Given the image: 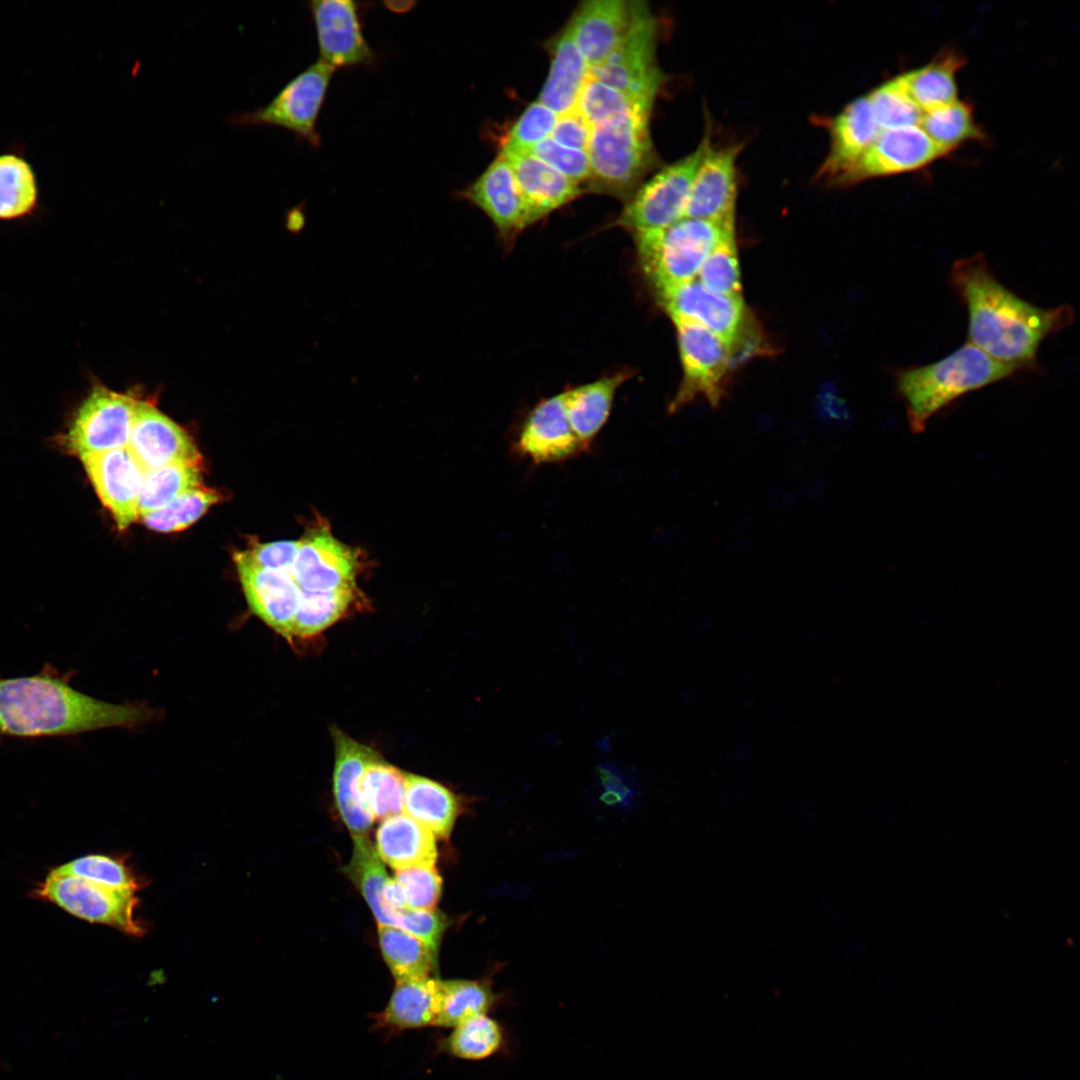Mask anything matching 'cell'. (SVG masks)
Returning <instances> with one entry per match:
<instances>
[{
	"label": "cell",
	"instance_id": "cell-45",
	"mask_svg": "<svg viewBox=\"0 0 1080 1080\" xmlns=\"http://www.w3.org/2000/svg\"><path fill=\"white\" fill-rule=\"evenodd\" d=\"M698 281L709 291L741 296L735 233L724 237L709 253L698 272Z\"/></svg>",
	"mask_w": 1080,
	"mask_h": 1080
},
{
	"label": "cell",
	"instance_id": "cell-4",
	"mask_svg": "<svg viewBox=\"0 0 1080 1080\" xmlns=\"http://www.w3.org/2000/svg\"><path fill=\"white\" fill-rule=\"evenodd\" d=\"M735 226L682 218L655 231L636 233L640 263L650 282L661 292L695 279L709 253Z\"/></svg>",
	"mask_w": 1080,
	"mask_h": 1080
},
{
	"label": "cell",
	"instance_id": "cell-7",
	"mask_svg": "<svg viewBox=\"0 0 1080 1080\" xmlns=\"http://www.w3.org/2000/svg\"><path fill=\"white\" fill-rule=\"evenodd\" d=\"M657 23L644 2L636 1L631 27L620 45L588 73L629 95L654 102L664 81L656 63Z\"/></svg>",
	"mask_w": 1080,
	"mask_h": 1080
},
{
	"label": "cell",
	"instance_id": "cell-40",
	"mask_svg": "<svg viewBox=\"0 0 1080 1080\" xmlns=\"http://www.w3.org/2000/svg\"><path fill=\"white\" fill-rule=\"evenodd\" d=\"M919 127L933 142L949 152L966 141L983 138L971 107L958 100L923 113Z\"/></svg>",
	"mask_w": 1080,
	"mask_h": 1080
},
{
	"label": "cell",
	"instance_id": "cell-11",
	"mask_svg": "<svg viewBox=\"0 0 1080 1080\" xmlns=\"http://www.w3.org/2000/svg\"><path fill=\"white\" fill-rule=\"evenodd\" d=\"M334 70L319 59L287 83L268 104L234 115L230 122L238 126H278L317 144L316 121Z\"/></svg>",
	"mask_w": 1080,
	"mask_h": 1080
},
{
	"label": "cell",
	"instance_id": "cell-52",
	"mask_svg": "<svg viewBox=\"0 0 1080 1080\" xmlns=\"http://www.w3.org/2000/svg\"><path fill=\"white\" fill-rule=\"evenodd\" d=\"M598 774L605 789L601 798L606 803H625L633 797L631 783L615 765L601 764L598 767Z\"/></svg>",
	"mask_w": 1080,
	"mask_h": 1080
},
{
	"label": "cell",
	"instance_id": "cell-33",
	"mask_svg": "<svg viewBox=\"0 0 1080 1080\" xmlns=\"http://www.w3.org/2000/svg\"><path fill=\"white\" fill-rule=\"evenodd\" d=\"M653 103L610 87L588 73L576 110L591 127H597L649 119Z\"/></svg>",
	"mask_w": 1080,
	"mask_h": 1080
},
{
	"label": "cell",
	"instance_id": "cell-1",
	"mask_svg": "<svg viewBox=\"0 0 1080 1080\" xmlns=\"http://www.w3.org/2000/svg\"><path fill=\"white\" fill-rule=\"evenodd\" d=\"M949 281L966 307L967 341L1018 372L1038 370L1042 342L1074 320L1069 305L1043 308L1015 294L994 275L981 253L957 259Z\"/></svg>",
	"mask_w": 1080,
	"mask_h": 1080
},
{
	"label": "cell",
	"instance_id": "cell-35",
	"mask_svg": "<svg viewBox=\"0 0 1080 1080\" xmlns=\"http://www.w3.org/2000/svg\"><path fill=\"white\" fill-rule=\"evenodd\" d=\"M963 63L961 56L947 52L900 77L912 99L925 113L957 101L955 75Z\"/></svg>",
	"mask_w": 1080,
	"mask_h": 1080
},
{
	"label": "cell",
	"instance_id": "cell-37",
	"mask_svg": "<svg viewBox=\"0 0 1080 1080\" xmlns=\"http://www.w3.org/2000/svg\"><path fill=\"white\" fill-rule=\"evenodd\" d=\"M406 775L382 760L379 755L365 767L360 793L373 819H386L403 813Z\"/></svg>",
	"mask_w": 1080,
	"mask_h": 1080
},
{
	"label": "cell",
	"instance_id": "cell-14",
	"mask_svg": "<svg viewBox=\"0 0 1080 1080\" xmlns=\"http://www.w3.org/2000/svg\"><path fill=\"white\" fill-rule=\"evenodd\" d=\"M737 145L715 148L708 140L695 172L684 217L735 226Z\"/></svg>",
	"mask_w": 1080,
	"mask_h": 1080
},
{
	"label": "cell",
	"instance_id": "cell-30",
	"mask_svg": "<svg viewBox=\"0 0 1080 1080\" xmlns=\"http://www.w3.org/2000/svg\"><path fill=\"white\" fill-rule=\"evenodd\" d=\"M630 375L622 371L564 391L569 422L584 451L605 425L615 393Z\"/></svg>",
	"mask_w": 1080,
	"mask_h": 1080
},
{
	"label": "cell",
	"instance_id": "cell-48",
	"mask_svg": "<svg viewBox=\"0 0 1080 1080\" xmlns=\"http://www.w3.org/2000/svg\"><path fill=\"white\" fill-rule=\"evenodd\" d=\"M526 152L577 184L590 179L591 170L587 151L565 147L549 137Z\"/></svg>",
	"mask_w": 1080,
	"mask_h": 1080
},
{
	"label": "cell",
	"instance_id": "cell-46",
	"mask_svg": "<svg viewBox=\"0 0 1080 1080\" xmlns=\"http://www.w3.org/2000/svg\"><path fill=\"white\" fill-rule=\"evenodd\" d=\"M558 115L540 101L531 103L509 130L502 148L528 151L550 137Z\"/></svg>",
	"mask_w": 1080,
	"mask_h": 1080
},
{
	"label": "cell",
	"instance_id": "cell-22",
	"mask_svg": "<svg viewBox=\"0 0 1080 1080\" xmlns=\"http://www.w3.org/2000/svg\"><path fill=\"white\" fill-rule=\"evenodd\" d=\"M463 196L490 218L503 238H511L531 224L512 168L501 155L468 186Z\"/></svg>",
	"mask_w": 1080,
	"mask_h": 1080
},
{
	"label": "cell",
	"instance_id": "cell-43",
	"mask_svg": "<svg viewBox=\"0 0 1080 1080\" xmlns=\"http://www.w3.org/2000/svg\"><path fill=\"white\" fill-rule=\"evenodd\" d=\"M51 872L79 877L119 891L136 892L143 887V881L122 858L109 855L81 856L53 868Z\"/></svg>",
	"mask_w": 1080,
	"mask_h": 1080
},
{
	"label": "cell",
	"instance_id": "cell-29",
	"mask_svg": "<svg viewBox=\"0 0 1080 1080\" xmlns=\"http://www.w3.org/2000/svg\"><path fill=\"white\" fill-rule=\"evenodd\" d=\"M375 849L380 859L396 871L434 867L437 859L435 836L405 813L382 821Z\"/></svg>",
	"mask_w": 1080,
	"mask_h": 1080
},
{
	"label": "cell",
	"instance_id": "cell-42",
	"mask_svg": "<svg viewBox=\"0 0 1080 1080\" xmlns=\"http://www.w3.org/2000/svg\"><path fill=\"white\" fill-rule=\"evenodd\" d=\"M867 97L880 131L919 126L923 111L900 75L881 83Z\"/></svg>",
	"mask_w": 1080,
	"mask_h": 1080
},
{
	"label": "cell",
	"instance_id": "cell-9",
	"mask_svg": "<svg viewBox=\"0 0 1080 1080\" xmlns=\"http://www.w3.org/2000/svg\"><path fill=\"white\" fill-rule=\"evenodd\" d=\"M709 138L664 167L640 187L626 205L618 223L633 232L665 229L684 217L691 184Z\"/></svg>",
	"mask_w": 1080,
	"mask_h": 1080
},
{
	"label": "cell",
	"instance_id": "cell-10",
	"mask_svg": "<svg viewBox=\"0 0 1080 1080\" xmlns=\"http://www.w3.org/2000/svg\"><path fill=\"white\" fill-rule=\"evenodd\" d=\"M672 320L678 335L683 379L669 406L670 412L700 396L712 406H718L725 393L728 371L733 362L728 346L698 323Z\"/></svg>",
	"mask_w": 1080,
	"mask_h": 1080
},
{
	"label": "cell",
	"instance_id": "cell-18",
	"mask_svg": "<svg viewBox=\"0 0 1080 1080\" xmlns=\"http://www.w3.org/2000/svg\"><path fill=\"white\" fill-rule=\"evenodd\" d=\"M514 449L535 464L559 463L584 452L571 428L564 392L543 399L530 411Z\"/></svg>",
	"mask_w": 1080,
	"mask_h": 1080
},
{
	"label": "cell",
	"instance_id": "cell-23",
	"mask_svg": "<svg viewBox=\"0 0 1080 1080\" xmlns=\"http://www.w3.org/2000/svg\"><path fill=\"white\" fill-rule=\"evenodd\" d=\"M333 738V791L338 812L353 838L367 837L374 819L363 803L360 781L365 767L378 754L338 729H333Z\"/></svg>",
	"mask_w": 1080,
	"mask_h": 1080
},
{
	"label": "cell",
	"instance_id": "cell-21",
	"mask_svg": "<svg viewBox=\"0 0 1080 1080\" xmlns=\"http://www.w3.org/2000/svg\"><path fill=\"white\" fill-rule=\"evenodd\" d=\"M320 60L335 68L369 62L373 58L350 0H315L310 3Z\"/></svg>",
	"mask_w": 1080,
	"mask_h": 1080
},
{
	"label": "cell",
	"instance_id": "cell-41",
	"mask_svg": "<svg viewBox=\"0 0 1080 1080\" xmlns=\"http://www.w3.org/2000/svg\"><path fill=\"white\" fill-rule=\"evenodd\" d=\"M354 589L301 591L293 640L314 636L336 622L350 606Z\"/></svg>",
	"mask_w": 1080,
	"mask_h": 1080
},
{
	"label": "cell",
	"instance_id": "cell-6",
	"mask_svg": "<svg viewBox=\"0 0 1080 1080\" xmlns=\"http://www.w3.org/2000/svg\"><path fill=\"white\" fill-rule=\"evenodd\" d=\"M138 400L93 383L73 413L62 446L79 458L127 447Z\"/></svg>",
	"mask_w": 1080,
	"mask_h": 1080
},
{
	"label": "cell",
	"instance_id": "cell-49",
	"mask_svg": "<svg viewBox=\"0 0 1080 1080\" xmlns=\"http://www.w3.org/2000/svg\"><path fill=\"white\" fill-rule=\"evenodd\" d=\"M392 926L414 935L437 952L448 921L442 913L434 910L406 907L393 914Z\"/></svg>",
	"mask_w": 1080,
	"mask_h": 1080
},
{
	"label": "cell",
	"instance_id": "cell-19",
	"mask_svg": "<svg viewBox=\"0 0 1080 1080\" xmlns=\"http://www.w3.org/2000/svg\"><path fill=\"white\" fill-rule=\"evenodd\" d=\"M127 447L146 472L175 462H201L187 432L146 400H138Z\"/></svg>",
	"mask_w": 1080,
	"mask_h": 1080
},
{
	"label": "cell",
	"instance_id": "cell-44",
	"mask_svg": "<svg viewBox=\"0 0 1080 1080\" xmlns=\"http://www.w3.org/2000/svg\"><path fill=\"white\" fill-rule=\"evenodd\" d=\"M222 495L216 490L201 486L188 491L167 506L141 517L143 523L158 532H176L186 529L206 511L218 503Z\"/></svg>",
	"mask_w": 1080,
	"mask_h": 1080
},
{
	"label": "cell",
	"instance_id": "cell-5",
	"mask_svg": "<svg viewBox=\"0 0 1080 1080\" xmlns=\"http://www.w3.org/2000/svg\"><path fill=\"white\" fill-rule=\"evenodd\" d=\"M649 119L592 127L587 153L590 188L624 196L637 185L653 159Z\"/></svg>",
	"mask_w": 1080,
	"mask_h": 1080
},
{
	"label": "cell",
	"instance_id": "cell-17",
	"mask_svg": "<svg viewBox=\"0 0 1080 1080\" xmlns=\"http://www.w3.org/2000/svg\"><path fill=\"white\" fill-rule=\"evenodd\" d=\"M356 567L352 549L320 528L299 540L290 572L301 591H334L355 588Z\"/></svg>",
	"mask_w": 1080,
	"mask_h": 1080
},
{
	"label": "cell",
	"instance_id": "cell-32",
	"mask_svg": "<svg viewBox=\"0 0 1080 1080\" xmlns=\"http://www.w3.org/2000/svg\"><path fill=\"white\" fill-rule=\"evenodd\" d=\"M459 810L456 795L442 784L419 775H406L403 813L435 837H449Z\"/></svg>",
	"mask_w": 1080,
	"mask_h": 1080
},
{
	"label": "cell",
	"instance_id": "cell-2",
	"mask_svg": "<svg viewBox=\"0 0 1080 1080\" xmlns=\"http://www.w3.org/2000/svg\"><path fill=\"white\" fill-rule=\"evenodd\" d=\"M71 676L45 664L34 675L0 677V741L64 738L132 727L150 717L144 706L108 703L76 690Z\"/></svg>",
	"mask_w": 1080,
	"mask_h": 1080
},
{
	"label": "cell",
	"instance_id": "cell-39",
	"mask_svg": "<svg viewBox=\"0 0 1080 1080\" xmlns=\"http://www.w3.org/2000/svg\"><path fill=\"white\" fill-rule=\"evenodd\" d=\"M353 839L352 857L344 872L361 892L378 924L390 926L382 904L383 892L390 880L383 861L367 837Z\"/></svg>",
	"mask_w": 1080,
	"mask_h": 1080
},
{
	"label": "cell",
	"instance_id": "cell-47",
	"mask_svg": "<svg viewBox=\"0 0 1080 1080\" xmlns=\"http://www.w3.org/2000/svg\"><path fill=\"white\" fill-rule=\"evenodd\" d=\"M394 879L401 886L409 908L434 910L441 895L442 884L434 867L399 870L396 871Z\"/></svg>",
	"mask_w": 1080,
	"mask_h": 1080
},
{
	"label": "cell",
	"instance_id": "cell-31",
	"mask_svg": "<svg viewBox=\"0 0 1080 1080\" xmlns=\"http://www.w3.org/2000/svg\"><path fill=\"white\" fill-rule=\"evenodd\" d=\"M512 1034L508 1027L490 1014L479 1015L457 1024L437 1042V1051L448 1056L482 1061L511 1054Z\"/></svg>",
	"mask_w": 1080,
	"mask_h": 1080
},
{
	"label": "cell",
	"instance_id": "cell-28",
	"mask_svg": "<svg viewBox=\"0 0 1080 1080\" xmlns=\"http://www.w3.org/2000/svg\"><path fill=\"white\" fill-rule=\"evenodd\" d=\"M549 49L550 70L538 101L560 116L576 110L589 67L567 27Z\"/></svg>",
	"mask_w": 1080,
	"mask_h": 1080
},
{
	"label": "cell",
	"instance_id": "cell-50",
	"mask_svg": "<svg viewBox=\"0 0 1080 1080\" xmlns=\"http://www.w3.org/2000/svg\"><path fill=\"white\" fill-rule=\"evenodd\" d=\"M299 548V540L255 543L247 552L259 566L277 571H291Z\"/></svg>",
	"mask_w": 1080,
	"mask_h": 1080
},
{
	"label": "cell",
	"instance_id": "cell-27",
	"mask_svg": "<svg viewBox=\"0 0 1080 1080\" xmlns=\"http://www.w3.org/2000/svg\"><path fill=\"white\" fill-rule=\"evenodd\" d=\"M43 210L38 173L22 140L0 151V222H24Z\"/></svg>",
	"mask_w": 1080,
	"mask_h": 1080
},
{
	"label": "cell",
	"instance_id": "cell-34",
	"mask_svg": "<svg viewBox=\"0 0 1080 1080\" xmlns=\"http://www.w3.org/2000/svg\"><path fill=\"white\" fill-rule=\"evenodd\" d=\"M381 952L396 983L434 977L437 953L414 935L394 926L379 925Z\"/></svg>",
	"mask_w": 1080,
	"mask_h": 1080
},
{
	"label": "cell",
	"instance_id": "cell-3",
	"mask_svg": "<svg viewBox=\"0 0 1080 1080\" xmlns=\"http://www.w3.org/2000/svg\"><path fill=\"white\" fill-rule=\"evenodd\" d=\"M1019 373L969 343L935 362L894 371L898 395L905 402L913 432L959 397Z\"/></svg>",
	"mask_w": 1080,
	"mask_h": 1080
},
{
	"label": "cell",
	"instance_id": "cell-15",
	"mask_svg": "<svg viewBox=\"0 0 1080 1080\" xmlns=\"http://www.w3.org/2000/svg\"><path fill=\"white\" fill-rule=\"evenodd\" d=\"M948 153L950 152L933 142L919 126L884 130L840 183L854 184L872 178L912 172L928 166Z\"/></svg>",
	"mask_w": 1080,
	"mask_h": 1080
},
{
	"label": "cell",
	"instance_id": "cell-26",
	"mask_svg": "<svg viewBox=\"0 0 1080 1080\" xmlns=\"http://www.w3.org/2000/svg\"><path fill=\"white\" fill-rule=\"evenodd\" d=\"M443 985L437 977L396 983L384 1009L371 1018L373 1027L389 1034L437 1027Z\"/></svg>",
	"mask_w": 1080,
	"mask_h": 1080
},
{
	"label": "cell",
	"instance_id": "cell-16",
	"mask_svg": "<svg viewBox=\"0 0 1080 1080\" xmlns=\"http://www.w3.org/2000/svg\"><path fill=\"white\" fill-rule=\"evenodd\" d=\"M102 504L119 530L139 519L138 505L146 471L128 447L80 458Z\"/></svg>",
	"mask_w": 1080,
	"mask_h": 1080
},
{
	"label": "cell",
	"instance_id": "cell-38",
	"mask_svg": "<svg viewBox=\"0 0 1080 1080\" xmlns=\"http://www.w3.org/2000/svg\"><path fill=\"white\" fill-rule=\"evenodd\" d=\"M201 486V462H175L148 471L139 498V518Z\"/></svg>",
	"mask_w": 1080,
	"mask_h": 1080
},
{
	"label": "cell",
	"instance_id": "cell-36",
	"mask_svg": "<svg viewBox=\"0 0 1080 1080\" xmlns=\"http://www.w3.org/2000/svg\"><path fill=\"white\" fill-rule=\"evenodd\" d=\"M439 1028H453L469 1018L491 1014L505 1001V994L493 989L490 976L481 979L443 980Z\"/></svg>",
	"mask_w": 1080,
	"mask_h": 1080
},
{
	"label": "cell",
	"instance_id": "cell-51",
	"mask_svg": "<svg viewBox=\"0 0 1080 1080\" xmlns=\"http://www.w3.org/2000/svg\"><path fill=\"white\" fill-rule=\"evenodd\" d=\"M592 127L577 111L558 116L550 138L568 148L587 151Z\"/></svg>",
	"mask_w": 1080,
	"mask_h": 1080
},
{
	"label": "cell",
	"instance_id": "cell-25",
	"mask_svg": "<svg viewBox=\"0 0 1080 1080\" xmlns=\"http://www.w3.org/2000/svg\"><path fill=\"white\" fill-rule=\"evenodd\" d=\"M499 155L512 168L531 224L581 192L579 184L528 152L501 148Z\"/></svg>",
	"mask_w": 1080,
	"mask_h": 1080
},
{
	"label": "cell",
	"instance_id": "cell-20",
	"mask_svg": "<svg viewBox=\"0 0 1080 1080\" xmlns=\"http://www.w3.org/2000/svg\"><path fill=\"white\" fill-rule=\"evenodd\" d=\"M636 1L590 0L579 6L566 26L589 68L603 62L623 41Z\"/></svg>",
	"mask_w": 1080,
	"mask_h": 1080
},
{
	"label": "cell",
	"instance_id": "cell-8",
	"mask_svg": "<svg viewBox=\"0 0 1080 1080\" xmlns=\"http://www.w3.org/2000/svg\"><path fill=\"white\" fill-rule=\"evenodd\" d=\"M33 895L90 923L112 926L132 936L145 933V928L135 916L138 905L135 892L113 890L79 877L50 871L34 889Z\"/></svg>",
	"mask_w": 1080,
	"mask_h": 1080
},
{
	"label": "cell",
	"instance_id": "cell-12",
	"mask_svg": "<svg viewBox=\"0 0 1080 1080\" xmlns=\"http://www.w3.org/2000/svg\"><path fill=\"white\" fill-rule=\"evenodd\" d=\"M658 296L672 319L698 323L723 340L731 352L732 361L736 352L741 357L743 351L754 350L747 336V316L742 296L714 293L697 279L663 290Z\"/></svg>",
	"mask_w": 1080,
	"mask_h": 1080
},
{
	"label": "cell",
	"instance_id": "cell-24",
	"mask_svg": "<svg viewBox=\"0 0 1080 1080\" xmlns=\"http://www.w3.org/2000/svg\"><path fill=\"white\" fill-rule=\"evenodd\" d=\"M880 132L867 95L851 101L831 122L830 148L820 174L840 183Z\"/></svg>",
	"mask_w": 1080,
	"mask_h": 1080
},
{
	"label": "cell",
	"instance_id": "cell-13",
	"mask_svg": "<svg viewBox=\"0 0 1080 1080\" xmlns=\"http://www.w3.org/2000/svg\"><path fill=\"white\" fill-rule=\"evenodd\" d=\"M234 562L250 610L276 633L293 641L301 589L291 572L263 568L246 551L237 552Z\"/></svg>",
	"mask_w": 1080,
	"mask_h": 1080
}]
</instances>
